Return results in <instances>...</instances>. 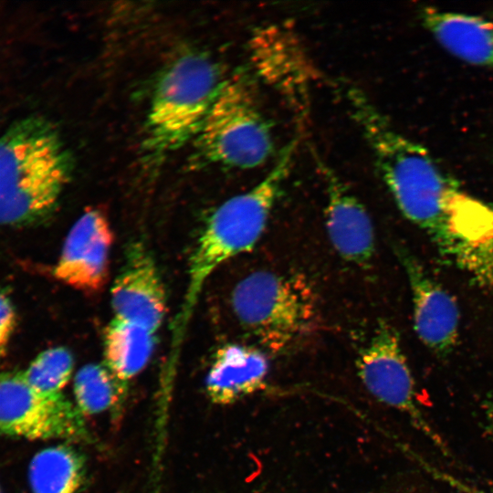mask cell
<instances>
[{
    "mask_svg": "<svg viewBox=\"0 0 493 493\" xmlns=\"http://www.w3.org/2000/svg\"><path fill=\"white\" fill-rule=\"evenodd\" d=\"M297 146L298 139L290 141L256 185L227 199L210 215L190 259L185 297L174 321L172 342L174 346L182 342L199 296L212 273L228 259L252 250L259 240L291 168Z\"/></svg>",
    "mask_w": 493,
    "mask_h": 493,
    "instance_id": "cell-1",
    "label": "cell"
},
{
    "mask_svg": "<svg viewBox=\"0 0 493 493\" xmlns=\"http://www.w3.org/2000/svg\"><path fill=\"white\" fill-rule=\"evenodd\" d=\"M70 161L54 127L26 117L0 135V225L32 223L58 203Z\"/></svg>",
    "mask_w": 493,
    "mask_h": 493,
    "instance_id": "cell-2",
    "label": "cell"
},
{
    "mask_svg": "<svg viewBox=\"0 0 493 493\" xmlns=\"http://www.w3.org/2000/svg\"><path fill=\"white\" fill-rule=\"evenodd\" d=\"M226 79L206 56L188 53L173 60L155 87L144 146L154 157L195 139Z\"/></svg>",
    "mask_w": 493,
    "mask_h": 493,
    "instance_id": "cell-3",
    "label": "cell"
},
{
    "mask_svg": "<svg viewBox=\"0 0 493 493\" xmlns=\"http://www.w3.org/2000/svg\"><path fill=\"white\" fill-rule=\"evenodd\" d=\"M231 303L241 326L274 351L298 342L317 322L315 294L298 275L253 272L235 287Z\"/></svg>",
    "mask_w": 493,
    "mask_h": 493,
    "instance_id": "cell-4",
    "label": "cell"
},
{
    "mask_svg": "<svg viewBox=\"0 0 493 493\" xmlns=\"http://www.w3.org/2000/svg\"><path fill=\"white\" fill-rule=\"evenodd\" d=\"M195 146L204 161L230 168L254 169L271 157L270 125L244 77L226 79L195 137Z\"/></svg>",
    "mask_w": 493,
    "mask_h": 493,
    "instance_id": "cell-5",
    "label": "cell"
},
{
    "mask_svg": "<svg viewBox=\"0 0 493 493\" xmlns=\"http://www.w3.org/2000/svg\"><path fill=\"white\" fill-rule=\"evenodd\" d=\"M0 435L30 440L89 438L78 407L63 394L36 392L22 372L0 373Z\"/></svg>",
    "mask_w": 493,
    "mask_h": 493,
    "instance_id": "cell-6",
    "label": "cell"
},
{
    "mask_svg": "<svg viewBox=\"0 0 493 493\" xmlns=\"http://www.w3.org/2000/svg\"><path fill=\"white\" fill-rule=\"evenodd\" d=\"M356 368L362 384L373 397L408 415L417 429L447 453L442 438L417 405L414 381L393 327L385 321L378 323L359 351Z\"/></svg>",
    "mask_w": 493,
    "mask_h": 493,
    "instance_id": "cell-7",
    "label": "cell"
},
{
    "mask_svg": "<svg viewBox=\"0 0 493 493\" xmlns=\"http://www.w3.org/2000/svg\"><path fill=\"white\" fill-rule=\"evenodd\" d=\"M113 235L104 212L89 208L72 226L57 265L55 277L86 293L100 290L109 273Z\"/></svg>",
    "mask_w": 493,
    "mask_h": 493,
    "instance_id": "cell-8",
    "label": "cell"
},
{
    "mask_svg": "<svg viewBox=\"0 0 493 493\" xmlns=\"http://www.w3.org/2000/svg\"><path fill=\"white\" fill-rule=\"evenodd\" d=\"M396 250L411 289L414 330L429 350L446 356L458 337L457 304L414 257L404 248Z\"/></svg>",
    "mask_w": 493,
    "mask_h": 493,
    "instance_id": "cell-9",
    "label": "cell"
},
{
    "mask_svg": "<svg viewBox=\"0 0 493 493\" xmlns=\"http://www.w3.org/2000/svg\"><path fill=\"white\" fill-rule=\"evenodd\" d=\"M114 318L139 325L152 333L166 313V295L157 266L142 244L128 248L125 263L111 288Z\"/></svg>",
    "mask_w": 493,
    "mask_h": 493,
    "instance_id": "cell-10",
    "label": "cell"
},
{
    "mask_svg": "<svg viewBox=\"0 0 493 493\" xmlns=\"http://www.w3.org/2000/svg\"><path fill=\"white\" fill-rule=\"evenodd\" d=\"M316 162L325 184L329 238L343 259L360 267L368 266L375 250L371 217L346 183L322 160L316 158Z\"/></svg>",
    "mask_w": 493,
    "mask_h": 493,
    "instance_id": "cell-11",
    "label": "cell"
},
{
    "mask_svg": "<svg viewBox=\"0 0 493 493\" xmlns=\"http://www.w3.org/2000/svg\"><path fill=\"white\" fill-rule=\"evenodd\" d=\"M249 47L258 74L302 107L312 73L295 37L287 28L269 26L254 33Z\"/></svg>",
    "mask_w": 493,
    "mask_h": 493,
    "instance_id": "cell-12",
    "label": "cell"
},
{
    "mask_svg": "<svg viewBox=\"0 0 493 493\" xmlns=\"http://www.w3.org/2000/svg\"><path fill=\"white\" fill-rule=\"evenodd\" d=\"M268 361L257 348L226 344L215 354L209 369L205 390L217 404H230L258 391L268 372Z\"/></svg>",
    "mask_w": 493,
    "mask_h": 493,
    "instance_id": "cell-13",
    "label": "cell"
},
{
    "mask_svg": "<svg viewBox=\"0 0 493 493\" xmlns=\"http://www.w3.org/2000/svg\"><path fill=\"white\" fill-rule=\"evenodd\" d=\"M424 26L455 57L477 66H493V23L483 17L441 11L420 10Z\"/></svg>",
    "mask_w": 493,
    "mask_h": 493,
    "instance_id": "cell-14",
    "label": "cell"
},
{
    "mask_svg": "<svg viewBox=\"0 0 493 493\" xmlns=\"http://www.w3.org/2000/svg\"><path fill=\"white\" fill-rule=\"evenodd\" d=\"M154 344V333L113 318L105 332L104 364L121 382L127 383L147 365Z\"/></svg>",
    "mask_w": 493,
    "mask_h": 493,
    "instance_id": "cell-15",
    "label": "cell"
},
{
    "mask_svg": "<svg viewBox=\"0 0 493 493\" xmlns=\"http://www.w3.org/2000/svg\"><path fill=\"white\" fill-rule=\"evenodd\" d=\"M85 460L75 448L59 445L37 452L28 467L32 493H75L83 482Z\"/></svg>",
    "mask_w": 493,
    "mask_h": 493,
    "instance_id": "cell-16",
    "label": "cell"
},
{
    "mask_svg": "<svg viewBox=\"0 0 493 493\" xmlns=\"http://www.w3.org/2000/svg\"><path fill=\"white\" fill-rule=\"evenodd\" d=\"M125 386L105 364L83 366L74 379L76 406L83 415L102 413L121 400Z\"/></svg>",
    "mask_w": 493,
    "mask_h": 493,
    "instance_id": "cell-17",
    "label": "cell"
},
{
    "mask_svg": "<svg viewBox=\"0 0 493 493\" xmlns=\"http://www.w3.org/2000/svg\"><path fill=\"white\" fill-rule=\"evenodd\" d=\"M73 357L64 347H53L39 353L23 372L26 383L46 396L62 394L70 379Z\"/></svg>",
    "mask_w": 493,
    "mask_h": 493,
    "instance_id": "cell-18",
    "label": "cell"
},
{
    "mask_svg": "<svg viewBox=\"0 0 493 493\" xmlns=\"http://www.w3.org/2000/svg\"><path fill=\"white\" fill-rule=\"evenodd\" d=\"M16 317L10 298L0 291V359L5 356L16 327Z\"/></svg>",
    "mask_w": 493,
    "mask_h": 493,
    "instance_id": "cell-19",
    "label": "cell"
},
{
    "mask_svg": "<svg viewBox=\"0 0 493 493\" xmlns=\"http://www.w3.org/2000/svg\"><path fill=\"white\" fill-rule=\"evenodd\" d=\"M419 462L423 466V467L435 479H437L440 482H443L444 484L451 487L458 493H488L482 489H479L478 488L475 487L472 484H469L463 479L453 476L452 474H449L446 472L445 470H442L425 461L423 459H419Z\"/></svg>",
    "mask_w": 493,
    "mask_h": 493,
    "instance_id": "cell-20",
    "label": "cell"
},
{
    "mask_svg": "<svg viewBox=\"0 0 493 493\" xmlns=\"http://www.w3.org/2000/svg\"><path fill=\"white\" fill-rule=\"evenodd\" d=\"M486 420L487 427L490 433L491 437L493 438V403H490L486 407Z\"/></svg>",
    "mask_w": 493,
    "mask_h": 493,
    "instance_id": "cell-21",
    "label": "cell"
},
{
    "mask_svg": "<svg viewBox=\"0 0 493 493\" xmlns=\"http://www.w3.org/2000/svg\"><path fill=\"white\" fill-rule=\"evenodd\" d=\"M0 493H2V492H1V488H0Z\"/></svg>",
    "mask_w": 493,
    "mask_h": 493,
    "instance_id": "cell-22",
    "label": "cell"
}]
</instances>
